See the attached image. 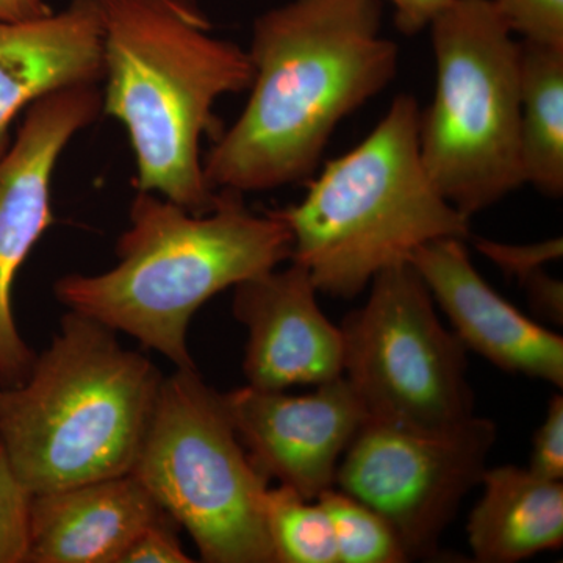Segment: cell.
Returning <instances> with one entry per match:
<instances>
[{"mask_svg": "<svg viewBox=\"0 0 563 563\" xmlns=\"http://www.w3.org/2000/svg\"><path fill=\"white\" fill-rule=\"evenodd\" d=\"M247 55L250 99L203 161L214 191L310 179L340 122L383 92L399 66L380 0H290L255 20Z\"/></svg>", "mask_w": 563, "mask_h": 563, "instance_id": "1", "label": "cell"}, {"mask_svg": "<svg viewBox=\"0 0 563 563\" xmlns=\"http://www.w3.org/2000/svg\"><path fill=\"white\" fill-rule=\"evenodd\" d=\"M106 92L102 113L124 125L136 191L190 213L220 201L203 174L201 140L214 132V103L251 88L247 51L211 35L195 0H99Z\"/></svg>", "mask_w": 563, "mask_h": 563, "instance_id": "2", "label": "cell"}, {"mask_svg": "<svg viewBox=\"0 0 563 563\" xmlns=\"http://www.w3.org/2000/svg\"><path fill=\"white\" fill-rule=\"evenodd\" d=\"M291 233L276 211L257 214L242 195L221 191L195 214L151 191H136L131 225L117 244L118 265L55 282L73 312L124 332L176 368H196L187 346L192 314L225 288L290 261Z\"/></svg>", "mask_w": 563, "mask_h": 563, "instance_id": "3", "label": "cell"}, {"mask_svg": "<svg viewBox=\"0 0 563 563\" xmlns=\"http://www.w3.org/2000/svg\"><path fill=\"white\" fill-rule=\"evenodd\" d=\"M162 380L113 329L69 310L27 380L0 388V444L25 490L132 473Z\"/></svg>", "mask_w": 563, "mask_h": 563, "instance_id": "4", "label": "cell"}, {"mask_svg": "<svg viewBox=\"0 0 563 563\" xmlns=\"http://www.w3.org/2000/svg\"><path fill=\"white\" fill-rule=\"evenodd\" d=\"M418 117L413 96H396L358 146L325 163L301 202L276 211L291 233L290 261L301 263L318 291L354 298L424 244L472 236L470 218L426 169Z\"/></svg>", "mask_w": 563, "mask_h": 563, "instance_id": "5", "label": "cell"}, {"mask_svg": "<svg viewBox=\"0 0 563 563\" xmlns=\"http://www.w3.org/2000/svg\"><path fill=\"white\" fill-rule=\"evenodd\" d=\"M429 31L437 84L418 144L433 184L472 220L525 185L520 41L493 0H454Z\"/></svg>", "mask_w": 563, "mask_h": 563, "instance_id": "6", "label": "cell"}, {"mask_svg": "<svg viewBox=\"0 0 563 563\" xmlns=\"http://www.w3.org/2000/svg\"><path fill=\"white\" fill-rule=\"evenodd\" d=\"M132 474L187 529L203 562L276 563L263 510L269 481L198 369L163 377Z\"/></svg>", "mask_w": 563, "mask_h": 563, "instance_id": "7", "label": "cell"}, {"mask_svg": "<svg viewBox=\"0 0 563 563\" xmlns=\"http://www.w3.org/2000/svg\"><path fill=\"white\" fill-rule=\"evenodd\" d=\"M340 331L343 377L366 421L440 432L473 417L465 344L440 321L412 263L377 274Z\"/></svg>", "mask_w": 563, "mask_h": 563, "instance_id": "8", "label": "cell"}, {"mask_svg": "<svg viewBox=\"0 0 563 563\" xmlns=\"http://www.w3.org/2000/svg\"><path fill=\"white\" fill-rule=\"evenodd\" d=\"M496 426L473 417L440 432L366 421L335 485L391 526L407 559L431 558L466 495L483 481Z\"/></svg>", "mask_w": 563, "mask_h": 563, "instance_id": "9", "label": "cell"}, {"mask_svg": "<svg viewBox=\"0 0 563 563\" xmlns=\"http://www.w3.org/2000/svg\"><path fill=\"white\" fill-rule=\"evenodd\" d=\"M102 111L98 85L52 92L29 107L16 140L0 155V383L18 387L36 355L22 340L11 288L22 262L54 222L51 184L69 141Z\"/></svg>", "mask_w": 563, "mask_h": 563, "instance_id": "10", "label": "cell"}, {"mask_svg": "<svg viewBox=\"0 0 563 563\" xmlns=\"http://www.w3.org/2000/svg\"><path fill=\"white\" fill-rule=\"evenodd\" d=\"M221 398L255 468L307 499L333 488L339 463L366 422L343 376L317 385L309 395L246 385Z\"/></svg>", "mask_w": 563, "mask_h": 563, "instance_id": "11", "label": "cell"}, {"mask_svg": "<svg viewBox=\"0 0 563 563\" xmlns=\"http://www.w3.org/2000/svg\"><path fill=\"white\" fill-rule=\"evenodd\" d=\"M233 317L247 329V385L285 390L343 376L342 331L318 303V288L301 263L235 285Z\"/></svg>", "mask_w": 563, "mask_h": 563, "instance_id": "12", "label": "cell"}, {"mask_svg": "<svg viewBox=\"0 0 563 563\" xmlns=\"http://www.w3.org/2000/svg\"><path fill=\"white\" fill-rule=\"evenodd\" d=\"M413 268L453 324L455 335L507 373L562 388L563 340L521 313L474 268L465 240H435L415 251Z\"/></svg>", "mask_w": 563, "mask_h": 563, "instance_id": "13", "label": "cell"}, {"mask_svg": "<svg viewBox=\"0 0 563 563\" xmlns=\"http://www.w3.org/2000/svg\"><path fill=\"white\" fill-rule=\"evenodd\" d=\"M102 76L99 0H70L35 20L0 21V155L25 107L52 92L98 85Z\"/></svg>", "mask_w": 563, "mask_h": 563, "instance_id": "14", "label": "cell"}, {"mask_svg": "<svg viewBox=\"0 0 563 563\" xmlns=\"http://www.w3.org/2000/svg\"><path fill=\"white\" fill-rule=\"evenodd\" d=\"M168 514L132 473L32 496L29 563H121Z\"/></svg>", "mask_w": 563, "mask_h": 563, "instance_id": "15", "label": "cell"}, {"mask_svg": "<svg viewBox=\"0 0 563 563\" xmlns=\"http://www.w3.org/2000/svg\"><path fill=\"white\" fill-rule=\"evenodd\" d=\"M466 533L474 561L514 563L563 543V484L520 466L484 472Z\"/></svg>", "mask_w": 563, "mask_h": 563, "instance_id": "16", "label": "cell"}, {"mask_svg": "<svg viewBox=\"0 0 563 563\" xmlns=\"http://www.w3.org/2000/svg\"><path fill=\"white\" fill-rule=\"evenodd\" d=\"M520 146L525 184L563 195V47L520 40Z\"/></svg>", "mask_w": 563, "mask_h": 563, "instance_id": "17", "label": "cell"}, {"mask_svg": "<svg viewBox=\"0 0 563 563\" xmlns=\"http://www.w3.org/2000/svg\"><path fill=\"white\" fill-rule=\"evenodd\" d=\"M266 531L276 563H339L335 537L324 507L279 485L265 493Z\"/></svg>", "mask_w": 563, "mask_h": 563, "instance_id": "18", "label": "cell"}, {"mask_svg": "<svg viewBox=\"0 0 563 563\" xmlns=\"http://www.w3.org/2000/svg\"><path fill=\"white\" fill-rule=\"evenodd\" d=\"M318 501L331 520L339 563L409 562L391 526L372 507L335 488Z\"/></svg>", "mask_w": 563, "mask_h": 563, "instance_id": "19", "label": "cell"}, {"mask_svg": "<svg viewBox=\"0 0 563 563\" xmlns=\"http://www.w3.org/2000/svg\"><path fill=\"white\" fill-rule=\"evenodd\" d=\"M31 499L0 444V563H27Z\"/></svg>", "mask_w": 563, "mask_h": 563, "instance_id": "20", "label": "cell"}, {"mask_svg": "<svg viewBox=\"0 0 563 563\" xmlns=\"http://www.w3.org/2000/svg\"><path fill=\"white\" fill-rule=\"evenodd\" d=\"M493 5L515 36L563 47V0H493Z\"/></svg>", "mask_w": 563, "mask_h": 563, "instance_id": "21", "label": "cell"}, {"mask_svg": "<svg viewBox=\"0 0 563 563\" xmlns=\"http://www.w3.org/2000/svg\"><path fill=\"white\" fill-rule=\"evenodd\" d=\"M476 250L495 263L506 276L515 277L523 285L548 263L559 261L563 254L562 239L544 240L532 244H507L477 239Z\"/></svg>", "mask_w": 563, "mask_h": 563, "instance_id": "22", "label": "cell"}, {"mask_svg": "<svg viewBox=\"0 0 563 563\" xmlns=\"http://www.w3.org/2000/svg\"><path fill=\"white\" fill-rule=\"evenodd\" d=\"M529 470L544 479H563V398L555 395L548 404L547 417L532 440Z\"/></svg>", "mask_w": 563, "mask_h": 563, "instance_id": "23", "label": "cell"}, {"mask_svg": "<svg viewBox=\"0 0 563 563\" xmlns=\"http://www.w3.org/2000/svg\"><path fill=\"white\" fill-rule=\"evenodd\" d=\"M179 525L169 514L163 515L136 537L121 563H190L177 537Z\"/></svg>", "mask_w": 563, "mask_h": 563, "instance_id": "24", "label": "cell"}, {"mask_svg": "<svg viewBox=\"0 0 563 563\" xmlns=\"http://www.w3.org/2000/svg\"><path fill=\"white\" fill-rule=\"evenodd\" d=\"M395 9V22L404 35H417L431 27L433 21L444 10L453 5L454 0H388Z\"/></svg>", "mask_w": 563, "mask_h": 563, "instance_id": "25", "label": "cell"}, {"mask_svg": "<svg viewBox=\"0 0 563 563\" xmlns=\"http://www.w3.org/2000/svg\"><path fill=\"white\" fill-rule=\"evenodd\" d=\"M525 288L529 303L540 317L559 322L563 320V285L547 272L537 273L531 279L526 280Z\"/></svg>", "mask_w": 563, "mask_h": 563, "instance_id": "26", "label": "cell"}, {"mask_svg": "<svg viewBox=\"0 0 563 563\" xmlns=\"http://www.w3.org/2000/svg\"><path fill=\"white\" fill-rule=\"evenodd\" d=\"M46 0H0V21H25L52 13Z\"/></svg>", "mask_w": 563, "mask_h": 563, "instance_id": "27", "label": "cell"}]
</instances>
